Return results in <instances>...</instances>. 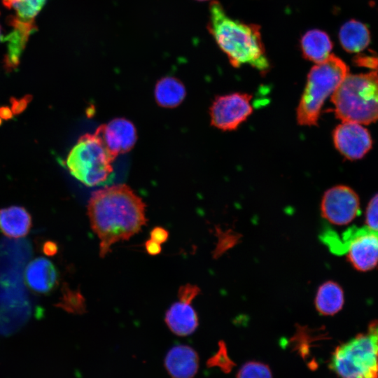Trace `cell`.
Listing matches in <instances>:
<instances>
[{"mask_svg":"<svg viewBox=\"0 0 378 378\" xmlns=\"http://www.w3.org/2000/svg\"><path fill=\"white\" fill-rule=\"evenodd\" d=\"M90 226L99 240V255L138 233L146 223V206L125 184L106 186L91 195L88 206Z\"/></svg>","mask_w":378,"mask_h":378,"instance_id":"obj_1","label":"cell"},{"mask_svg":"<svg viewBox=\"0 0 378 378\" xmlns=\"http://www.w3.org/2000/svg\"><path fill=\"white\" fill-rule=\"evenodd\" d=\"M207 29L234 67L249 64L261 73L270 69L260 27L230 18L218 1L209 7Z\"/></svg>","mask_w":378,"mask_h":378,"instance_id":"obj_2","label":"cell"},{"mask_svg":"<svg viewBox=\"0 0 378 378\" xmlns=\"http://www.w3.org/2000/svg\"><path fill=\"white\" fill-rule=\"evenodd\" d=\"M336 116L342 122L370 124L378 120V74H348L332 94Z\"/></svg>","mask_w":378,"mask_h":378,"instance_id":"obj_3","label":"cell"},{"mask_svg":"<svg viewBox=\"0 0 378 378\" xmlns=\"http://www.w3.org/2000/svg\"><path fill=\"white\" fill-rule=\"evenodd\" d=\"M348 74L345 62L332 54L313 66L297 108L298 122L303 126L316 125L325 101Z\"/></svg>","mask_w":378,"mask_h":378,"instance_id":"obj_4","label":"cell"},{"mask_svg":"<svg viewBox=\"0 0 378 378\" xmlns=\"http://www.w3.org/2000/svg\"><path fill=\"white\" fill-rule=\"evenodd\" d=\"M329 365L341 378H378V320L365 332L338 346Z\"/></svg>","mask_w":378,"mask_h":378,"instance_id":"obj_5","label":"cell"},{"mask_svg":"<svg viewBox=\"0 0 378 378\" xmlns=\"http://www.w3.org/2000/svg\"><path fill=\"white\" fill-rule=\"evenodd\" d=\"M114 160L100 136L94 132L79 138L69 153L66 164L77 180L93 187L106 183L111 178Z\"/></svg>","mask_w":378,"mask_h":378,"instance_id":"obj_6","label":"cell"},{"mask_svg":"<svg viewBox=\"0 0 378 378\" xmlns=\"http://www.w3.org/2000/svg\"><path fill=\"white\" fill-rule=\"evenodd\" d=\"M323 240L336 254H346L352 265L360 271L373 269L378 263V231L365 225L351 226L340 238L328 231Z\"/></svg>","mask_w":378,"mask_h":378,"instance_id":"obj_7","label":"cell"},{"mask_svg":"<svg viewBox=\"0 0 378 378\" xmlns=\"http://www.w3.org/2000/svg\"><path fill=\"white\" fill-rule=\"evenodd\" d=\"M251 99L241 92L217 97L210 108L211 125L224 131L237 129L252 113Z\"/></svg>","mask_w":378,"mask_h":378,"instance_id":"obj_8","label":"cell"},{"mask_svg":"<svg viewBox=\"0 0 378 378\" xmlns=\"http://www.w3.org/2000/svg\"><path fill=\"white\" fill-rule=\"evenodd\" d=\"M321 211L323 217L330 223L346 225L360 213L358 197L347 186H334L325 192L321 200Z\"/></svg>","mask_w":378,"mask_h":378,"instance_id":"obj_9","label":"cell"},{"mask_svg":"<svg viewBox=\"0 0 378 378\" xmlns=\"http://www.w3.org/2000/svg\"><path fill=\"white\" fill-rule=\"evenodd\" d=\"M332 137L336 148L350 160L363 158L372 146L368 130L354 122H343L339 125L335 129Z\"/></svg>","mask_w":378,"mask_h":378,"instance_id":"obj_10","label":"cell"},{"mask_svg":"<svg viewBox=\"0 0 378 378\" xmlns=\"http://www.w3.org/2000/svg\"><path fill=\"white\" fill-rule=\"evenodd\" d=\"M95 132L115 158L130 150L136 140L134 125L125 118H115L99 126Z\"/></svg>","mask_w":378,"mask_h":378,"instance_id":"obj_11","label":"cell"},{"mask_svg":"<svg viewBox=\"0 0 378 378\" xmlns=\"http://www.w3.org/2000/svg\"><path fill=\"white\" fill-rule=\"evenodd\" d=\"M25 281L34 292L46 294L52 291L58 281V274L52 262L45 258H37L27 266Z\"/></svg>","mask_w":378,"mask_h":378,"instance_id":"obj_12","label":"cell"},{"mask_svg":"<svg viewBox=\"0 0 378 378\" xmlns=\"http://www.w3.org/2000/svg\"><path fill=\"white\" fill-rule=\"evenodd\" d=\"M164 366L172 378H192L199 367L197 352L187 345H177L167 352Z\"/></svg>","mask_w":378,"mask_h":378,"instance_id":"obj_13","label":"cell"},{"mask_svg":"<svg viewBox=\"0 0 378 378\" xmlns=\"http://www.w3.org/2000/svg\"><path fill=\"white\" fill-rule=\"evenodd\" d=\"M169 330L178 336L192 334L197 328L198 318L190 303L178 301L167 310L164 318Z\"/></svg>","mask_w":378,"mask_h":378,"instance_id":"obj_14","label":"cell"},{"mask_svg":"<svg viewBox=\"0 0 378 378\" xmlns=\"http://www.w3.org/2000/svg\"><path fill=\"white\" fill-rule=\"evenodd\" d=\"M302 56L316 64L326 59L332 49V43L324 31L314 29L307 31L300 42Z\"/></svg>","mask_w":378,"mask_h":378,"instance_id":"obj_15","label":"cell"},{"mask_svg":"<svg viewBox=\"0 0 378 378\" xmlns=\"http://www.w3.org/2000/svg\"><path fill=\"white\" fill-rule=\"evenodd\" d=\"M31 226V216L24 207L12 206L0 209V230L7 237H24Z\"/></svg>","mask_w":378,"mask_h":378,"instance_id":"obj_16","label":"cell"},{"mask_svg":"<svg viewBox=\"0 0 378 378\" xmlns=\"http://www.w3.org/2000/svg\"><path fill=\"white\" fill-rule=\"evenodd\" d=\"M339 40L348 52H359L370 42V34L367 26L356 20L345 22L339 31Z\"/></svg>","mask_w":378,"mask_h":378,"instance_id":"obj_17","label":"cell"},{"mask_svg":"<svg viewBox=\"0 0 378 378\" xmlns=\"http://www.w3.org/2000/svg\"><path fill=\"white\" fill-rule=\"evenodd\" d=\"M343 304L344 293L339 284L328 281L320 286L315 298V306L321 314L333 315L342 308Z\"/></svg>","mask_w":378,"mask_h":378,"instance_id":"obj_18","label":"cell"},{"mask_svg":"<svg viewBox=\"0 0 378 378\" xmlns=\"http://www.w3.org/2000/svg\"><path fill=\"white\" fill-rule=\"evenodd\" d=\"M10 22L14 31L9 36L8 52L5 58V66L10 71L18 66L29 34L34 28L33 22L20 21L15 17L12 18Z\"/></svg>","mask_w":378,"mask_h":378,"instance_id":"obj_19","label":"cell"},{"mask_svg":"<svg viewBox=\"0 0 378 378\" xmlns=\"http://www.w3.org/2000/svg\"><path fill=\"white\" fill-rule=\"evenodd\" d=\"M155 97L160 106L167 108L176 107L184 99L186 89L178 79L167 76L158 81L155 88Z\"/></svg>","mask_w":378,"mask_h":378,"instance_id":"obj_20","label":"cell"},{"mask_svg":"<svg viewBox=\"0 0 378 378\" xmlns=\"http://www.w3.org/2000/svg\"><path fill=\"white\" fill-rule=\"evenodd\" d=\"M46 0H3L4 5L15 11V18L20 21L34 22Z\"/></svg>","mask_w":378,"mask_h":378,"instance_id":"obj_21","label":"cell"},{"mask_svg":"<svg viewBox=\"0 0 378 378\" xmlns=\"http://www.w3.org/2000/svg\"><path fill=\"white\" fill-rule=\"evenodd\" d=\"M237 378H272L269 366L259 361H248L239 370Z\"/></svg>","mask_w":378,"mask_h":378,"instance_id":"obj_22","label":"cell"},{"mask_svg":"<svg viewBox=\"0 0 378 378\" xmlns=\"http://www.w3.org/2000/svg\"><path fill=\"white\" fill-rule=\"evenodd\" d=\"M219 349L216 354L214 355L207 361V365L209 367H218L225 372H229L232 367L234 363L230 358L225 344L223 342H219Z\"/></svg>","mask_w":378,"mask_h":378,"instance_id":"obj_23","label":"cell"},{"mask_svg":"<svg viewBox=\"0 0 378 378\" xmlns=\"http://www.w3.org/2000/svg\"><path fill=\"white\" fill-rule=\"evenodd\" d=\"M64 308L67 311L73 312H83L84 307V299L78 292H69L64 298Z\"/></svg>","mask_w":378,"mask_h":378,"instance_id":"obj_24","label":"cell"},{"mask_svg":"<svg viewBox=\"0 0 378 378\" xmlns=\"http://www.w3.org/2000/svg\"><path fill=\"white\" fill-rule=\"evenodd\" d=\"M365 224L369 228L378 231V194L371 199L368 205Z\"/></svg>","mask_w":378,"mask_h":378,"instance_id":"obj_25","label":"cell"},{"mask_svg":"<svg viewBox=\"0 0 378 378\" xmlns=\"http://www.w3.org/2000/svg\"><path fill=\"white\" fill-rule=\"evenodd\" d=\"M199 293L200 289L196 286L191 284L182 286L178 290L179 301L191 304Z\"/></svg>","mask_w":378,"mask_h":378,"instance_id":"obj_26","label":"cell"},{"mask_svg":"<svg viewBox=\"0 0 378 378\" xmlns=\"http://www.w3.org/2000/svg\"><path fill=\"white\" fill-rule=\"evenodd\" d=\"M32 97L31 95H26L20 99H17L12 97L10 99L11 111L13 114H19L22 112L29 102L31 100Z\"/></svg>","mask_w":378,"mask_h":378,"instance_id":"obj_27","label":"cell"},{"mask_svg":"<svg viewBox=\"0 0 378 378\" xmlns=\"http://www.w3.org/2000/svg\"><path fill=\"white\" fill-rule=\"evenodd\" d=\"M151 239L162 244L164 243L169 237L168 231L162 227H154L150 233Z\"/></svg>","mask_w":378,"mask_h":378,"instance_id":"obj_28","label":"cell"},{"mask_svg":"<svg viewBox=\"0 0 378 378\" xmlns=\"http://www.w3.org/2000/svg\"><path fill=\"white\" fill-rule=\"evenodd\" d=\"M356 62L358 64H362L368 66H378V57L372 55H358L356 57Z\"/></svg>","mask_w":378,"mask_h":378,"instance_id":"obj_29","label":"cell"},{"mask_svg":"<svg viewBox=\"0 0 378 378\" xmlns=\"http://www.w3.org/2000/svg\"><path fill=\"white\" fill-rule=\"evenodd\" d=\"M145 248L147 253L152 255H158L162 251L161 244L151 239H149L146 241Z\"/></svg>","mask_w":378,"mask_h":378,"instance_id":"obj_30","label":"cell"},{"mask_svg":"<svg viewBox=\"0 0 378 378\" xmlns=\"http://www.w3.org/2000/svg\"><path fill=\"white\" fill-rule=\"evenodd\" d=\"M43 251L47 255H54L57 252V246L55 242L48 241L43 244Z\"/></svg>","mask_w":378,"mask_h":378,"instance_id":"obj_31","label":"cell"},{"mask_svg":"<svg viewBox=\"0 0 378 378\" xmlns=\"http://www.w3.org/2000/svg\"><path fill=\"white\" fill-rule=\"evenodd\" d=\"M13 112L11 111V108L7 107V106H2L0 107V118L3 119H10L13 116Z\"/></svg>","mask_w":378,"mask_h":378,"instance_id":"obj_32","label":"cell"},{"mask_svg":"<svg viewBox=\"0 0 378 378\" xmlns=\"http://www.w3.org/2000/svg\"><path fill=\"white\" fill-rule=\"evenodd\" d=\"M196 1H208V0H196Z\"/></svg>","mask_w":378,"mask_h":378,"instance_id":"obj_33","label":"cell"},{"mask_svg":"<svg viewBox=\"0 0 378 378\" xmlns=\"http://www.w3.org/2000/svg\"><path fill=\"white\" fill-rule=\"evenodd\" d=\"M1 27H0V39H1Z\"/></svg>","mask_w":378,"mask_h":378,"instance_id":"obj_34","label":"cell"}]
</instances>
